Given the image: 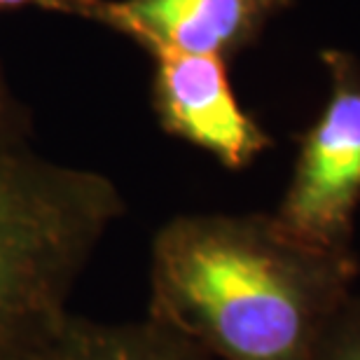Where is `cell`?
I'll list each match as a JSON object with an SVG mask.
<instances>
[{
	"mask_svg": "<svg viewBox=\"0 0 360 360\" xmlns=\"http://www.w3.org/2000/svg\"><path fill=\"white\" fill-rule=\"evenodd\" d=\"M358 257L285 239L269 213H190L150 248L148 319L220 360H314Z\"/></svg>",
	"mask_w": 360,
	"mask_h": 360,
	"instance_id": "obj_1",
	"label": "cell"
},
{
	"mask_svg": "<svg viewBox=\"0 0 360 360\" xmlns=\"http://www.w3.org/2000/svg\"><path fill=\"white\" fill-rule=\"evenodd\" d=\"M124 211L117 185L98 171L0 146V360L38 358Z\"/></svg>",
	"mask_w": 360,
	"mask_h": 360,
	"instance_id": "obj_2",
	"label": "cell"
},
{
	"mask_svg": "<svg viewBox=\"0 0 360 360\" xmlns=\"http://www.w3.org/2000/svg\"><path fill=\"white\" fill-rule=\"evenodd\" d=\"M330 96L316 122L297 139L292 176L274 225L309 250L358 257L354 248L360 206V63L342 49L321 54Z\"/></svg>",
	"mask_w": 360,
	"mask_h": 360,
	"instance_id": "obj_3",
	"label": "cell"
},
{
	"mask_svg": "<svg viewBox=\"0 0 360 360\" xmlns=\"http://www.w3.org/2000/svg\"><path fill=\"white\" fill-rule=\"evenodd\" d=\"M153 108L174 139L204 150L229 171H243L274 146L269 131L241 105L218 56L153 52Z\"/></svg>",
	"mask_w": 360,
	"mask_h": 360,
	"instance_id": "obj_4",
	"label": "cell"
},
{
	"mask_svg": "<svg viewBox=\"0 0 360 360\" xmlns=\"http://www.w3.org/2000/svg\"><path fill=\"white\" fill-rule=\"evenodd\" d=\"M295 0H80V19L127 35L148 54L171 49L232 61Z\"/></svg>",
	"mask_w": 360,
	"mask_h": 360,
	"instance_id": "obj_5",
	"label": "cell"
},
{
	"mask_svg": "<svg viewBox=\"0 0 360 360\" xmlns=\"http://www.w3.org/2000/svg\"><path fill=\"white\" fill-rule=\"evenodd\" d=\"M35 360H213L197 344L150 321L105 323L70 314Z\"/></svg>",
	"mask_w": 360,
	"mask_h": 360,
	"instance_id": "obj_6",
	"label": "cell"
},
{
	"mask_svg": "<svg viewBox=\"0 0 360 360\" xmlns=\"http://www.w3.org/2000/svg\"><path fill=\"white\" fill-rule=\"evenodd\" d=\"M314 360H360V297L349 295L323 333Z\"/></svg>",
	"mask_w": 360,
	"mask_h": 360,
	"instance_id": "obj_7",
	"label": "cell"
},
{
	"mask_svg": "<svg viewBox=\"0 0 360 360\" xmlns=\"http://www.w3.org/2000/svg\"><path fill=\"white\" fill-rule=\"evenodd\" d=\"M31 136V115L19 103L0 68V146H28Z\"/></svg>",
	"mask_w": 360,
	"mask_h": 360,
	"instance_id": "obj_8",
	"label": "cell"
},
{
	"mask_svg": "<svg viewBox=\"0 0 360 360\" xmlns=\"http://www.w3.org/2000/svg\"><path fill=\"white\" fill-rule=\"evenodd\" d=\"M24 7L80 17V0H0V10H24Z\"/></svg>",
	"mask_w": 360,
	"mask_h": 360,
	"instance_id": "obj_9",
	"label": "cell"
}]
</instances>
